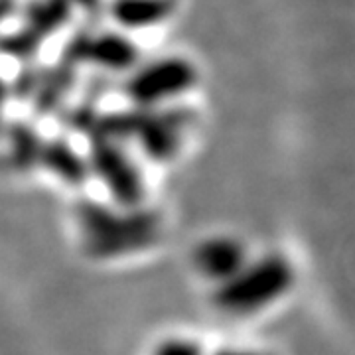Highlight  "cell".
<instances>
[{
	"label": "cell",
	"mask_w": 355,
	"mask_h": 355,
	"mask_svg": "<svg viewBox=\"0 0 355 355\" xmlns=\"http://www.w3.org/2000/svg\"><path fill=\"white\" fill-rule=\"evenodd\" d=\"M198 81V71L186 58L168 55L148 64H139L123 81L119 89L132 107H162L186 91Z\"/></svg>",
	"instance_id": "3"
},
{
	"label": "cell",
	"mask_w": 355,
	"mask_h": 355,
	"mask_svg": "<svg viewBox=\"0 0 355 355\" xmlns=\"http://www.w3.org/2000/svg\"><path fill=\"white\" fill-rule=\"evenodd\" d=\"M288 284V268L279 259H263L231 277L216 292V304L227 314H249L272 302Z\"/></svg>",
	"instance_id": "5"
},
{
	"label": "cell",
	"mask_w": 355,
	"mask_h": 355,
	"mask_svg": "<svg viewBox=\"0 0 355 355\" xmlns=\"http://www.w3.org/2000/svg\"><path fill=\"white\" fill-rule=\"evenodd\" d=\"M44 42L34 34H30L22 26L14 28L10 32H0V55L14 60L18 64L38 60Z\"/></svg>",
	"instance_id": "13"
},
{
	"label": "cell",
	"mask_w": 355,
	"mask_h": 355,
	"mask_svg": "<svg viewBox=\"0 0 355 355\" xmlns=\"http://www.w3.org/2000/svg\"><path fill=\"white\" fill-rule=\"evenodd\" d=\"M44 71H46V65L42 64L40 60L20 64V69L16 71L12 81H8L10 99H16L20 103L32 101L36 91H38L40 83H42V79H44Z\"/></svg>",
	"instance_id": "15"
},
{
	"label": "cell",
	"mask_w": 355,
	"mask_h": 355,
	"mask_svg": "<svg viewBox=\"0 0 355 355\" xmlns=\"http://www.w3.org/2000/svg\"><path fill=\"white\" fill-rule=\"evenodd\" d=\"M40 168L51 172L69 186H81L91 176L87 156L79 154V150L65 137H51L44 140Z\"/></svg>",
	"instance_id": "11"
},
{
	"label": "cell",
	"mask_w": 355,
	"mask_h": 355,
	"mask_svg": "<svg viewBox=\"0 0 355 355\" xmlns=\"http://www.w3.org/2000/svg\"><path fill=\"white\" fill-rule=\"evenodd\" d=\"M6 148L0 154L2 162L14 172H32L40 168V156L44 148V137L32 123L16 119L6 123L4 135Z\"/></svg>",
	"instance_id": "8"
},
{
	"label": "cell",
	"mask_w": 355,
	"mask_h": 355,
	"mask_svg": "<svg viewBox=\"0 0 355 355\" xmlns=\"http://www.w3.org/2000/svg\"><path fill=\"white\" fill-rule=\"evenodd\" d=\"M18 12L20 26L46 44L71 22L76 8L71 0H24Z\"/></svg>",
	"instance_id": "9"
},
{
	"label": "cell",
	"mask_w": 355,
	"mask_h": 355,
	"mask_svg": "<svg viewBox=\"0 0 355 355\" xmlns=\"http://www.w3.org/2000/svg\"><path fill=\"white\" fill-rule=\"evenodd\" d=\"M18 8H20V0H0V28L8 18L18 14Z\"/></svg>",
	"instance_id": "19"
},
{
	"label": "cell",
	"mask_w": 355,
	"mask_h": 355,
	"mask_svg": "<svg viewBox=\"0 0 355 355\" xmlns=\"http://www.w3.org/2000/svg\"><path fill=\"white\" fill-rule=\"evenodd\" d=\"M193 123L188 107H132L125 111L101 113L91 137H105L121 144L135 142L150 162L172 160L184 142L186 130Z\"/></svg>",
	"instance_id": "1"
},
{
	"label": "cell",
	"mask_w": 355,
	"mask_h": 355,
	"mask_svg": "<svg viewBox=\"0 0 355 355\" xmlns=\"http://www.w3.org/2000/svg\"><path fill=\"white\" fill-rule=\"evenodd\" d=\"M4 128H6V121H4V114L0 113V139H2V135H4Z\"/></svg>",
	"instance_id": "22"
},
{
	"label": "cell",
	"mask_w": 355,
	"mask_h": 355,
	"mask_svg": "<svg viewBox=\"0 0 355 355\" xmlns=\"http://www.w3.org/2000/svg\"><path fill=\"white\" fill-rule=\"evenodd\" d=\"M139 64V46L127 34L95 28L89 46V65H93L97 71L116 77L130 73Z\"/></svg>",
	"instance_id": "6"
},
{
	"label": "cell",
	"mask_w": 355,
	"mask_h": 355,
	"mask_svg": "<svg viewBox=\"0 0 355 355\" xmlns=\"http://www.w3.org/2000/svg\"><path fill=\"white\" fill-rule=\"evenodd\" d=\"M77 221L85 249L95 257H119L146 249L160 233V219L146 207H109L99 202H81Z\"/></svg>",
	"instance_id": "2"
},
{
	"label": "cell",
	"mask_w": 355,
	"mask_h": 355,
	"mask_svg": "<svg viewBox=\"0 0 355 355\" xmlns=\"http://www.w3.org/2000/svg\"><path fill=\"white\" fill-rule=\"evenodd\" d=\"M101 109L99 105H93V103L83 101L79 99L73 105H65L60 113L55 114L60 127L64 128L65 132H71V135H79V137H85L93 132V128L97 125L99 116H101Z\"/></svg>",
	"instance_id": "14"
},
{
	"label": "cell",
	"mask_w": 355,
	"mask_h": 355,
	"mask_svg": "<svg viewBox=\"0 0 355 355\" xmlns=\"http://www.w3.org/2000/svg\"><path fill=\"white\" fill-rule=\"evenodd\" d=\"M73 8L85 16V24L99 26L103 18L107 16V2L105 0H71Z\"/></svg>",
	"instance_id": "17"
},
{
	"label": "cell",
	"mask_w": 355,
	"mask_h": 355,
	"mask_svg": "<svg viewBox=\"0 0 355 355\" xmlns=\"http://www.w3.org/2000/svg\"><path fill=\"white\" fill-rule=\"evenodd\" d=\"M10 99V89H8V81H4L0 76V113L4 111L6 103Z\"/></svg>",
	"instance_id": "20"
},
{
	"label": "cell",
	"mask_w": 355,
	"mask_h": 355,
	"mask_svg": "<svg viewBox=\"0 0 355 355\" xmlns=\"http://www.w3.org/2000/svg\"><path fill=\"white\" fill-rule=\"evenodd\" d=\"M178 0H109L107 16L123 30H146L176 12Z\"/></svg>",
	"instance_id": "10"
},
{
	"label": "cell",
	"mask_w": 355,
	"mask_h": 355,
	"mask_svg": "<svg viewBox=\"0 0 355 355\" xmlns=\"http://www.w3.org/2000/svg\"><path fill=\"white\" fill-rule=\"evenodd\" d=\"M216 355H251V354H245V352H237V349H223V352H217Z\"/></svg>",
	"instance_id": "21"
},
{
	"label": "cell",
	"mask_w": 355,
	"mask_h": 355,
	"mask_svg": "<svg viewBox=\"0 0 355 355\" xmlns=\"http://www.w3.org/2000/svg\"><path fill=\"white\" fill-rule=\"evenodd\" d=\"M87 140L91 174L99 178L119 207H140L144 202L146 184L140 166L128 154L127 144L105 137H91Z\"/></svg>",
	"instance_id": "4"
},
{
	"label": "cell",
	"mask_w": 355,
	"mask_h": 355,
	"mask_svg": "<svg viewBox=\"0 0 355 355\" xmlns=\"http://www.w3.org/2000/svg\"><path fill=\"white\" fill-rule=\"evenodd\" d=\"M79 89H81L79 99L93 103V105H101L103 99H107L113 91H119V79L95 69L91 76L79 81Z\"/></svg>",
	"instance_id": "16"
},
{
	"label": "cell",
	"mask_w": 355,
	"mask_h": 355,
	"mask_svg": "<svg viewBox=\"0 0 355 355\" xmlns=\"http://www.w3.org/2000/svg\"><path fill=\"white\" fill-rule=\"evenodd\" d=\"M196 266L207 279L225 282L245 266V254L233 239H209L196 251Z\"/></svg>",
	"instance_id": "12"
},
{
	"label": "cell",
	"mask_w": 355,
	"mask_h": 355,
	"mask_svg": "<svg viewBox=\"0 0 355 355\" xmlns=\"http://www.w3.org/2000/svg\"><path fill=\"white\" fill-rule=\"evenodd\" d=\"M81 69L58 58L51 65H46L44 79L40 83L34 99L30 101L32 111L40 119L55 116L69 103L71 93L79 87Z\"/></svg>",
	"instance_id": "7"
},
{
	"label": "cell",
	"mask_w": 355,
	"mask_h": 355,
	"mask_svg": "<svg viewBox=\"0 0 355 355\" xmlns=\"http://www.w3.org/2000/svg\"><path fill=\"white\" fill-rule=\"evenodd\" d=\"M154 355H203V349L190 340H168L156 347Z\"/></svg>",
	"instance_id": "18"
}]
</instances>
